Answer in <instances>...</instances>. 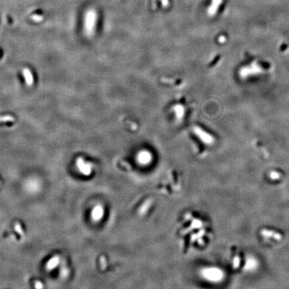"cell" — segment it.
Listing matches in <instances>:
<instances>
[{
  "instance_id": "8fae6325",
  "label": "cell",
  "mask_w": 289,
  "mask_h": 289,
  "mask_svg": "<svg viewBox=\"0 0 289 289\" xmlns=\"http://www.w3.org/2000/svg\"><path fill=\"white\" fill-rule=\"evenodd\" d=\"M100 214H101V211H100V208H96L93 211V216L95 217V218H99L100 216Z\"/></svg>"
},
{
  "instance_id": "9c48e42d",
  "label": "cell",
  "mask_w": 289,
  "mask_h": 289,
  "mask_svg": "<svg viewBox=\"0 0 289 289\" xmlns=\"http://www.w3.org/2000/svg\"><path fill=\"white\" fill-rule=\"evenodd\" d=\"M15 120L14 116L11 115H4L0 116V122H13Z\"/></svg>"
},
{
  "instance_id": "7c38bea8",
  "label": "cell",
  "mask_w": 289,
  "mask_h": 289,
  "mask_svg": "<svg viewBox=\"0 0 289 289\" xmlns=\"http://www.w3.org/2000/svg\"><path fill=\"white\" fill-rule=\"evenodd\" d=\"M161 1H162V3H163L164 7H166V6L168 5V3H169L168 0H162Z\"/></svg>"
},
{
  "instance_id": "30bf717a",
  "label": "cell",
  "mask_w": 289,
  "mask_h": 289,
  "mask_svg": "<svg viewBox=\"0 0 289 289\" xmlns=\"http://www.w3.org/2000/svg\"><path fill=\"white\" fill-rule=\"evenodd\" d=\"M31 19L35 22H40L44 20V17L41 15H38V14H34L31 16Z\"/></svg>"
},
{
  "instance_id": "52a82bcc",
  "label": "cell",
  "mask_w": 289,
  "mask_h": 289,
  "mask_svg": "<svg viewBox=\"0 0 289 289\" xmlns=\"http://www.w3.org/2000/svg\"><path fill=\"white\" fill-rule=\"evenodd\" d=\"M222 0H213L212 5H211L210 7L209 8L208 12L210 14H214L217 11V9H218V6L220 5L221 3H222Z\"/></svg>"
},
{
  "instance_id": "8992f818",
  "label": "cell",
  "mask_w": 289,
  "mask_h": 289,
  "mask_svg": "<svg viewBox=\"0 0 289 289\" xmlns=\"http://www.w3.org/2000/svg\"><path fill=\"white\" fill-rule=\"evenodd\" d=\"M139 160L140 162L143 163H147L149 162V161L151 160V154L149 153L148 151H141V152L139 154Z\"/></svg>"
},
{
  "instance_id": "3957f363",
  "label": "cell",
  "mask_w": 289,
  "mask_h": 289,
  "mask_svg": "<svg viewBox=\"0 0 289 289\" xmlns=\"http://www.w3.org/2000/svg\"><path fill=\"white\" fill-rule=\"evenodd\" d=\"M77 165L80 171L84 174L88 175L91 172V167L89 163L85 162L82 158H79L77 161Z\"/></svg>"
},
{
  "instance_id": "7a4b0ae2",
  "label": "cell",
  "mask_w": 289,
  "mask_h": 289,
  "mask_svg": "<svg viewBox=\"0 0 289 289\" xmlns=\"http://www.w3.org/2000/svg\"><path fill=\"white\" fill-rule=\"evenodd\" d=\"M172 110H173V113L175 114L176 119L179 122L181 121L183 119L185 114V107L181 104H175L173 106Z\"/></svg>"
},
{
  "instance_id": "5b68a950",
  "label": "cell",
  "mask_w": 289,
  "mask_h": 289,
  "mask_svg": "<svg viewBox=\"0 0 289 289\" xmlns=\"http://www.w3.org/2000/svg\"><path fill=\"white\" fill-rule=\"evenodd\" d=\"M205 275L209 279L213 280H218L221 277L220 272L217 269H209L207 270V272H206Z\"/></svg>"
},
{
  "instance_id": "ba28073f",
  "label": "cell",
  "mask_w": 289,
  "mask_h": 289,
  "mask_svg": "<svg viewBox=\"0 0 289 289\" xmlns=\"http://www.w3.org/2000/svg\"><path fill=\"white\" fill-rule=\"evenodd\" d=\"M58 263H59V258L57 257H54L51 258V259L49 260V262L47 263L46 267L48 270L54 269V268L58 265Z\"/></svg>"
},
{
  "instance_id": "6da1fadb",
  "label": "cell",
  "mask_w": 289,
  "mask_h": 289,
  "mask_svg": "<svg viewBox=\"0 0 289 289\" xmlns=\"http://www.w3.org/2000/svg\"><path fill=\"white\" fill-rule=\"evenodd\" d=\"M97 18V13L93 8L87 9L85 13L83 22L84 33L88 38H91L95 34Z\"/></svg>"
},
{
  "instance_id": "277c9868",
  "label": "cell",
  "mask_w": 289,
  "mask_h": 289,
  "mask_svg": "<svg viewBox=\"0 0 289 289\" xmlns=\"http://www.w3.org/2000/svg\"><path fill=\"white\" fill-rule=\"evenodd\" d=\"M22 73H23V76L24 77V79H25L26 83L28 87H31L34 84V77H33L32 72L30 71V70L29 68H24L22 70Z\"/></svg>"
}]
</instances>
